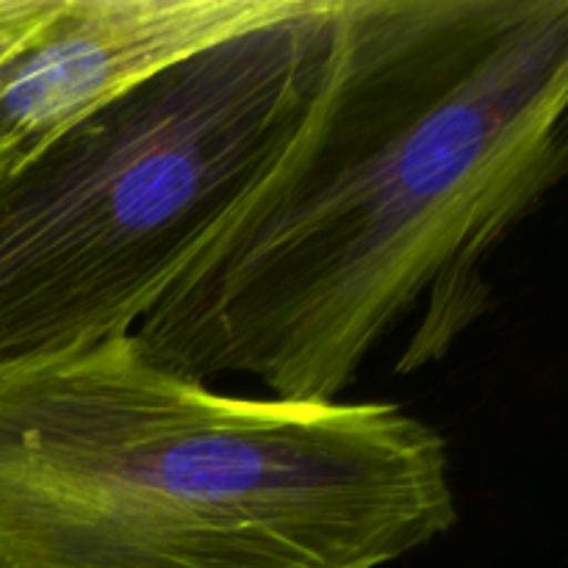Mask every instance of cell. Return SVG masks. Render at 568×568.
<instances>
[{
	"label": "cell",
	"instance_id": "3",
	"mask_svg": "<svg viewBox=\"0 0 568 568\" xmlns=\"http://www.w3.org/2000/svg\"><path fill=\"white\" fill-rule=\"evenodd\" d=\"M336 0L203 50L0 178V372L128 336L281 159Z\"/></svg>",
	"mask_w": 568,
	"mask_h": 568
},
{
	"label": "cell",
	"instance_id": "1",
	"mask_svg": "<svg viewBox=\"0 0 568 568\" xmlns=\"http://www.w3.org/2000/svg\"><path fill=\"white\" fill-rule=\"evenodd\" d=\"M566 116L568 0H336L305 122L133 336L308 403L414 320L397 375L442 361L564 181Z\"/></svg>",
	"mask_w": 568,
	"mask_h": 568
},
{
	"label": "cell",
	"instance_id": "2",
	"mask_svg": "<svg viewBox=\"0 0 568 568\" xmlns=\"http://www.w3.org/2000/svg\"><path fill=\"white\" fill-rule=\"evenodd\" d=\"M455 521L399 405L220 394L133 333L0 372V568H383Z\"/></svg>",
	"mask_w": 568,
	"mask_h": 568
},
{
	"label": "cell",
	"instance_id": "4",
	"mask_svg": "<svg viewBox=\"0 0 568 568\" xmlns=\"http://www.w3.org/2000/svg\"><path fill=\"white\" fill-rule=\"evenodd\" d=\"M308 0H59L0 61V178L100 105Z\"/></svg>",
	"mask_w": 568,
	"mask_h": 568
},
{
	"label": "cell",
	"instance_id": "5",
	"mask_svg": "<svg viewBox=\"0 0 568 568\" xmlns=\"http://www.w3.org/2000/svg\"><path fill=\"white\" fill-rule=\"evenodd\" d=\"M59 6V0H0V61L20 48Z\"/></svg>",
	"mask_w": 568,
	"mask_h": 568
}]
</instances>
